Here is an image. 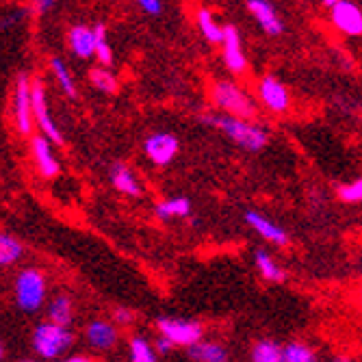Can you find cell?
<instances>
[{
  "label": "cell",
  "instance_id": "6da1fadb",
  "mask_svg": "<svg viewBox=\"0 0 362 362\" xmlns=\"http://www.w3.org/2000/svg\"><path fill=\"white\" fill-rule=\"evenodd\" d=\"M200 119L204 126L219 130L230 141L247 152H258L269 144V133L262 126L254 124V119H243L226 113H204Z\"/></svg>",
  "mask_w": 362,
  "mask_h": 362
},
{
  "label": "cell",
  "instance_id": "7a4b0ae2",
  "mask_svg": "<svg viewBox=\"0 0 362 362\" xmlns=\"http://www.w3.org/2000/svg\"><path fill=\"white\" fill-rule=\"evenodd\" d=\"M30 345H33V351L40 358L57 360L72 349L74 334L70 332V325H59L48 319L46 323H40L35 330H33Z\"/></svg>",
  "mask_w": 362,
  "mask_h": 362
},
{
  "label": "cell",
  "instance_id": "3957f363",
  "mask_svg": "<svg viewBox=\"0 0 362 362\" xmlns=\"http://www.w3.org/2000/svg\"><path fill=\"white\" fill-rule=\"evenodd\" d=\"M211 98L213 105L226 115H235L243 119H254L258 115L252 95L235 81H217L211 89Z\"/></svg>",
  "mask_w": 362,
  "mask_h": 362
},
{
  "label": "cell",
  "instance_id": "277c9868",
  "mask_svg": "<svg viewBox=\"0 0 362 362\" xmlns=\"http://www.w3.org/2000/svg\"><path fill=\"white\" fill-rule=\"evenodd\" d=\"M13 298L24 313H37L46 302V278L37 269H22L13 282Z\"/></svg>",
  "mask_w": 362,
  "mask_h": 362
},
{
  "label": "cell",
  "instance_id": "5b68a950",
  "mask_svg": "<svg viewBox=\"0 0 362 362\" xmlns=\"http://www.w3.org/2000/svg\"><path fill=\"white\" fill-rule=\"evenodd\" d=\"M156 327L160 334L170 337L176 347H191L197 341L204 339V327L191 321V319H174V317H158L156 319Z\"/></svg>",
  "mask_w": 362,
  "mask_h": 362
},
{
  "label": "cell",
  "instance_id": "8992f818",
  "mask_svg": "<svg viewBox=\"0 0 362 362\" xmlns=\"http://www.w3.org/2000/svg\"><path fill=\"white\" fill-rule=\"evenodd\" d=\"M33 83L22 74L16 81V91H13V122L18 133L28 135L33 130Z\"/></svg>",
  "mask_w": 362,
  "mask_h": 362
},
{
  "label": "cell",
  "instance_id": "52a82bcc",
  "mask_svg": "<svg viewBox=\"0 0 362 362\" xmlns=\"http://www.w3.org/2000/svg\"><path fill=\"white\" fill-rule=\"evenodd\" d=\"M178 150H180V141L172 133H152L144 141L146 156L150 158V163H154L158 168L170 165V163L178 156Z\"/></svg>",
  "mask_w": 362,
  "mask_h": 362
},
{
  "label": "cell",
  "instance_id": "ba28073f",
  "mask_svg": "<svg viewBox=\"0 0 362 362\" xmlns=\"http://www.w3.org/2000/svg\"><path fill=\"white\" fill-rule=\"evenodd\" d=\"M33 115H35V122L37 126L42 128V133L57 146L63 144V135L61 130L57 128L52 115H50V109H48V103H46V89L40 81H33Z\"/></svg>",
  "mask_w": 362,
  "mask_h": 362
},
{
  "label": "cell",
  "instance_id": "9c48e42d",
  "mask_svg": "<svg viewBox=\"0 0 362 362\" xmlns=\"http://www.w3.org/2000/svg\"><path fill=\"white\" fill-rule=\"evenodd\" d=\"M332 9V24L347 37L362 35V9L351 0H339Z\"/></svg>",
  "mask_w": 362,
  "mask_h": 362
},
{
  "label": "cell",
  "instance_id": "30bf717a",
  "mask_svg": "<svg viewBox=\"0 0 362 362\" xmlns=\"http://www.w3.org/2000/svg\"><path fill=\"white\" fill-rule=\"evenodd\" d=\"M221 52H223V65L228 72L233 74H243L247 68V59L243 52V42L241 33L235 26H226L223 30V42H221Z\"/></svg>",
  "mask_w": 362,
  "mask_h": 362
},
{
  "label": "cell",
  "instance_id": "8fae6325",
  "mask_svg": "<svg viewBox=\"0 0 362 362\" xmlns=\"http://www.w3.org/2000/svg\"><path fill=\"white\" fill-rule=\"evenodd\" d=\"M85 339L89 347L95 351H111L119 343V330L115 323H109L105 319H93L85 327Z\"/></svg>",
  "mask_w": 362,
  "mask_h": 362
},
{
  "label": "cell",
  "instance_id": "7c38bea8",
  "mask_svg": "<svg viewBox=\"0 0 362 362\" xmlns=\"http://www.w3.org/2000/svg\"><path fill=\"white\" fill-rule=\"evenodd\" d=\"M258 98L272 113H286L291 107V95L288 89L274 76H265L258 83Z\"/></svg>",
  "mask_w": 362,
  "mask_h": 362
},
{
  "label": "cell",
  "instance_id": "4fadbf2b",
  "mask_svg": "<svg viewBox=\"0 0 362 362\" xmlns=\"http://www.w3.org/2000/svg\"><path fill=\"white\" fill-rule=\"evenodd\" d=\"M247 9H250L252 18L258 22V26L265 30L267 35L278 37L284 33V22L269 0H247Z\"/></svg>",
  "mask_w": 362,
  "mask_h": 362
},
{
  "label": "cell",
  "instance_id": "5bb4252c",
  "mask_svg": "<svg viewBox=\"0 0 362 362\" xmlns=\"http://www.w3.org/2000/svg\"><path fill=\"white\" fill-rule=\"evenodd\" d=\"M243 219H245V223L254 230V233H256L258 237H262L265 241H269V243H274V245H280V247L288 243L286 230H284L280 223L267 219L265 215H260L258 211H247V213L243 215Z\"/></svg>",
  "mask_w": 362,
  "mask_h": 362
},
{
  "label": "cell",
  "instance_id": "9a60e30c",
  "mask_svg": "<svg viewBox=\"0 0 362 362\" xmlns=\"http://www.w3.org/2000/svg\"><path fill=\"white\" fill-rule=\"evenodd\" d=\"M30 152L33 158H35V165L42 172L44 178H54L59 174V160L54 156L52 150V141L44 135V137H33L30 141Z\"/></svg>",
  "mask_w": 362,
  "mask_h": 362
},
{
  "label": "cell",
  "instance_id": "2e32d148",
  "mask_svg": "<svg viewBox=\"0 0 362 362\" xmlns=\"http://www.w3.org/2000/svg\"><path fill=\"white\" fill-rule=\"evenodd\" d=\"M68 44H70V50L78 59L95 57V28H89L85 24H78V26L70 28Z\"/></svg>",
  "mask_w": 362,
  "mask_h": 362
},
{
  "label": "cell",
  "instance_id": "e0dca14e",
  "mask_svg": "<svg viewBox=\"0 0 362 362\" xmlns=\"http://www.w3.org/2000/svg\"><path fill=\"white\" fill-rule=\"evenodd\" d=\"M187 358L193 360V362H226L230 356H228V349L217 343V341H197L195 345L187 347Z\"/></svg>",
  "mask_w": 362,
  "mask_h": 362
},
{
  "label": "cell",
  "instance_id": "ac0fdd59",
  "mask_svg": "<svg viewBox=\"0 0 362 362\" xmlns=\"http://www.w3.org/2000/svg\"><path fill=\"white\" fill-rule=\"evenodd\" d=\"M111 182L113 187L124 193V195H130V197H141L144 195V187L141 182L137 180V176L130 172L126 165H122V163H115V165L111 168Z\"/></svg>",
  "mask_w": 362,
  "mask_h": 362
},
{
  "label": "cell",
  "instance_id": "d6986e66",
  "mask_svg": "<svg viewBox=\"0 0 362 362\" xmlns=\"http://www.w3.org/2000/svg\"><path fill=\"white\" fill-rule=\"evenodd\" d=\"M254 265H256L262 280L274 282V284H282L286 280V272L278 265L276 258L272 254H267L265 250H256L254 252Z\"/></svg>",
  "mask_w": 362,
  "mask_h": 362
},
{
  "label": "cell",
  "instance_id": "ffe728a7",
  "mask_svg": "<svg viewBox=\"0 0 362 362\" xmlns=\"http://www.w3.org/2000/svg\"><path fill=\"white\" fill-rule=\"evenodd\" d=\"M191 209H193V204L189 197H170V200H163L154 206V215L160 221H170V219H178V217H189Z\"/></svg>",
  "mask_w": 362,
  "mask_h": 362
},
{
  "label": "cell",
  "instance_id": "44dd1931",
  "mask_svg": "<svg viewBox=\"0 0 362 362\" xmlns=\"http://www.w3.org/2000/svg\"><path fill=\"white\" fill-rule=\"evenodd\" d=\"M195 20H197V28H200L202 37L206 42H211V44H221L223 42V30H226V26H219L215 22V16L209 9H204V7L197 9Z\"/></svg>",
  "mask_w": 362,
  "mask_h": 362
},
{
  "label": "cell",
  "instance_id": "7402d4cb",
  "mask_svg": "<svg viewBox=\"0 0 362 362\" xmlns=\"http://www.w3.org/2000/svg\"><path fill=\"white\" fill-rule=\"evenodd\" d=\"M48 319L59 323V325H72V321H74V306H72L70 295H65V293L57 295V298L48 306Z\"/></svg>",
  "mask_w": 362,
  "mask_h": 362
},
{
  "label": "cell",
  "instance_id": "603a6c76",
  "mask_svg": "<svg viewBox=\"0 0 362 362\" xmlns=\"http://www.w3.org/2000/svg\"><path fill=\"white\" fill-rule=\"evenodd\" d=\"M22 256H24V245L16 237L0 233V267L16 265V262L22 260Z\"/></svg>",
  "mask_w": 362,
  "mask_h": 362
},
{
  "label": "cell",
  "instance_id": "cb8c5ba5",
  "mask_svg": "<svg viewBox=\"0 0 362 362\" xmlns=\"http://www.w3.org/2000/svg\"><path fill=\"white\" fill-rule=\"evenodd\" d=\"M284 347L276 341H258L252 347V360L254 362H284L282 360Z\"/></svg>",
  "mask_w": 362,
  "mask_h": 362
},
{
  "label": "cell",
  "instance_id": "d4e9b609",
  "mask_svg": "<svg viewBox=\"0 0 362 362\" xmlns=\"http://www.w3.org/2000/svg\"><path fill=\"white\" fill-rule=\"evenodd\" d=\"M128 349H130V360H133V362H154L158 358L154 345L150 341H146L144 337H133V339H130Z\"/></svg>",
  "mask_w": 362,
  "mask_h": 362
},
{
  "label": "cell",
  "instance_id": "484cf974",
  "mask_svg": "<svg viewBox=\"0 0 362 362\" xmlns=\"http://www.w3.org/2000/svg\"><path fill=\"white\" fill-rule=\"evenodd\" d=\"M282 360L284 362H315L317 360V354H315V349L310 345L293 341V343L284 345Z\"/></svg>",
  "mask_w": 362,
  "mask_h": 362
},
{
  "label": "cell",
  "instance_id": "4316f807",
  "mask_svg": "<svg viewBox=\"0 0 362 362\" xmlns=\"http://www.w3.org/2000/svg\"><path fill=\"white\" fill-rule=\"evenodd\" d=\"M50 70H52L59 87L63 89V93H68L70 98H74L76 95V83H74L72 74L68 72V65H65L61 59H52L50 61Z\"/></svg>",
  "mask_w": 362,
  "mask_h": 362
},
{
  "label": "cell",
  "instance_id": "83f0119b",
  "mask_svg": "<svg viewBox=\"0 0 362 362\" xmlns=\"http://www.w3.org/2000/svg\"><path fill=\"white\" fill-rule=\"evenodd\" d=\"M89 81L98 91H103V93H115L117 91V78L105 68H93L89 72Z\"/></svg>",
  "mask_w": 362,
  "mask_h": 362
},
{
  "label": "cell",
  "instance_id": "f1b7e54d",
  "mask_svg": "<svg viewBox=\"0 0 362 362\" xmlns=\"http://www.w3.org/2000/svg\"><path fill=\"white\" fill-rule=\"evenodd\" d=\"M95 57L105 65V68L113 63V50H111L109 40H107V28L103 24L95 26Z\"/></svg>",
  "mask_w": 362,
  "mask_h": 362
},
{
  "label": "cell",
  "instance_id": "f546056e",
  "mask_svg": "<svg viewBox=\"0 0 362 362\" xmlns=\"http://www.w3.org/2000/svg\"><path fill=\"white\" fill-rule=\"evenodd\" d=\"M337 193H339V200H343L347 204H362V178L341 185L337 189Z\"/></svg>",
  "mask_w": 362,
  "mask_h": 362
},
{
  "label": "cell",
  "instance_id": "4dcf8cb0",
  "mask_svg": "<svg viewBox=\"0 0 362 362\" xmlns=\"http://www.w3.org/2000/svg\"><path fill=\"white\" fill-rule=\"evenodd\" d=\"M154 349H156L158 356H170V354L176 349V343H174L170 337H165V334H160V332H158V337H156V341H154Z\"/></svg>",
  "mask_w": 362,
  "mask_h": 362
},
{
  "label": "cell",
  "instance_id": "1f68e13d",
  "mask_svg": "<svg viewBox=\"0 0 362 362\" xmlns=\"http://www.w3.org/2000/svg\"><path fill=\"white\" fill-rule=\"evenodd\" d=\"M135 313L133 310H128V308H115L113 313V321L119 325V327H128V325H133L135 323Z\"/></svg>",
  "mask_w": 362,
  "mask_h": 362
},
{
  "label": "cell",
  "instance_id": "d6a6232c",
  "mask_svg": "<svg viewBox=\"0 0 362 362\" xmlns=\"http://www.w3.org/2000/svg\"><path fill=\"white\" fill-rule=\"evenodd\" d=\"M135 3H137L148 16H160V13H163V0H135Z\"/></svg>",
  "mask_w": 362,
  "mask_h": 362
},
{
  "label": "cell",
  "instance_id": "836d02e7",
  "mask_svg": "<svg viewBox=\"0 0 362 362\" xmlns=\"http://www.w3.org/2000/svg\"><path fill=\"white\" fill-rule=\"evenodd\" d=\"M33 5H35L37 13H48L50 9H54L59 5V0H33Z\"/></svg>",
  "mask_w": 362,
  "mask_h": 362
},
{
  "label": "cell",
  "instance_id": "e575fe53",
  "mask_svg": "<svg viewBox=\"0 0 362 362\" xmlns=\"http://www.w3.org/2000/svg\"><path fill=\"white\" fill-rule=\"evenodd\" d=\"M68 360L70 362H89L91 356H87V354H72V356H68Z\"/></svg>",
  "mask_w": 362,
  "mask_h": 362
},
{
  "label": "cell",
  "instance_id": "d590c367",
  "mask_svg": "<svg viewBox=\"0 0 362 362\" xmlns=\"http://www.w3.org/2000/svg\"><path fill=\"white\" fill-rule=\"evenodd\" d=\"M321 3H323L325 7H334V5L339 3V0H321Z\"/></svg>",
  "mask_w": 362,
  "mask_h": 362
},
{
  "label": "cell",
  "instance_id": "8d00e7d4",
  "mask_svg": "<svg viewBox=\"0 0 362 362\" xmlns=\"http://www.w3.org/2000/svg\"><path fill=\"white\" fill-rule=\"evenodd\" d=\"M0 358H3V343H0Z\"/></svg>",
  "mask_w": 362,
  "mask_h": 362
},
{
  "label": "cell",
  "instance_id": "74e56055",
  "mask_svg": "<svg viewBox=\"0 0 362 362\" xmlns=\"http://www.w3.org/2000/svg\"><path fill=\"white\" fill-rule=\"evenodd\" d=\"M360 304H362V295H360Z\"/></svg>",
  "mask_w": 362,
  "mask_h": 362
}]
</instances>
